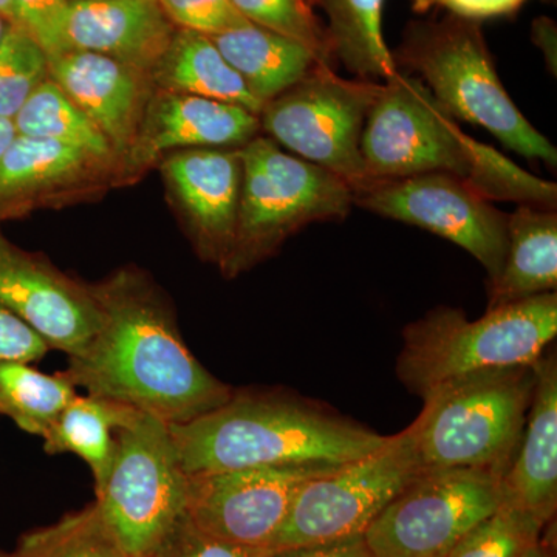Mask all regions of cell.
<instances>
[{
	"instance_id": "obj_13",
	"label": "cell",
	"mask_w": 557,
	"mask_h": 557,
	"mask_svg": "<svg viewBox=\"0 0 557 557\" xmlns=\"http://www.w3.org/2000/svg\"><path fill=\"white\" fill-rule=\"evenodd\" d=\"M338 468H245L188 475L186 515L209 536L269 553L299 487Z\"/></svg>"
},
{
	"instance_id": "obj_16",
	"label": "cell",
	"mask_w": 557,
	"mask_h": 557,
	"mask_svg": "<svg viewBox=\"0 0 557 557\" xmlns=\"http://www.w3.org/2000/svg\"><path fill=\"white\" fill-rule=\"evenodd\" d=\"M180 222L203 262L222 267L236 237L242 188L237 149H183L160 160Z\"/></svg>"
},
{
	"instance_id": "obj_12",
	"label": "cell",
	"mask_w": 557,
	"mask_h": 557,
	"mask_svg": "<svg viewBox=\"0 0 557 557\" xmlns=\"http://www.w3.org/2000/svg\"><path fill=\"white\" fill-rule=\"evenodd\" d=\"M354 207L453 242L482 263L486 284L498 276L504 265L508 214L453 175L376 180L354 193Z\"/></svg>"
},
{
	"instance_id": "obj_24",
	"label": "cell",
	"mask_w": 557,
	"mask_h": 557,
	"mask_svg": "<svg viewBox=\"0 0 557 557\" xmlns=\"http://www.w3.org/2000/svg\"><path fill=\"white\" fill-rule=\"evenodd\" d=\"M141 413L145 412L113 399L78 394L44 435V450L49 456L75 454L84 460L97 494L112 468L119 432L131 426Z\"/></svg>"
},
{
	"instance_id": "obj_26",
	"label": "cell",
	"mask_w": 557,
	"mask_h": 557,
	"mask_svg": "<svg viewBox=\"0 0 557 557\" xmlns=\"http://www.w3.org/2000/svg\"><path fill=\"white\" fill-rule=\"evenodd\" d=\"M13 124L22 137L53 139L102 160L116 161L124 168L97 124L70 100L53 79L47 78L33 91L14 116Z\"/></svg>"
},
{
	"instance_id": "obj_18",
	"label": "cell",
	"mask_w": 557,
	"mask_h": 557,
	"mask_svg": "<svg viewBox=\"0 0 557 557\" xmlns=\"http://www.w3.org/2000/svg\"><path fill=\"white\" fill-rule=\"evenodd\" d=\"M259 115L231 102L157 90L126 161L129 183L174 149H237L260 134Z\"/></svg>"
},
{
	"instance_id": "obj_39",
	"label": "cell",
	"mask_w": 557,
	"mask_h": 557,
	"mask_svg": "<svg viewBox=\"0 0 557 557\" xmlns=\"http://www.w3.org/2000/svg\"><path fill=\"white\" fill-rule=\"evenodd\" d=\"M16 135L13 120L0 119V160H2L3 153L7 152Z\"/></svg>"
},
{
	"instance_id": "obj_32",
	"label": "cell",
	"mask_w": 557,
	"mask_h": 557,
	"mask_svg": "<svg viewBox=\"0 0 557 557\" xmlns=\"http://www.w3.org/2000/svg\"><path fill=\"white\" fill-rule=\"evenodd\" d=\"M177 28L215 36L249 24L233 0H157Z\"/></svg>"
},
{
	"instance_id": "obj_30",
	"label": "cell",
	"mask_w": 557,
	"mask_h": 557,
	"mask_svg": "<svg viewBox=\"0 0 557 557\" xmlns=\"http://www.w3.org/2000/svg\"><path fill=\"white\" fill-rule=\"evenodd\" d=\"M49 78V54L10 22L0 40V119L13 120L33 91Z\"/></svg>"
},
{
	"instance_id": "obj_3",
	"label": "cell",
	"mask_w": 557,
	"mask_h": 557,
	"mask_svg": "<svg viewBox=\"0 0 557 557\" xmlns=\"http://www.w3.org/2000/svg\"><path fill=\"white\" fill-rule=\"evenodd\" d=\"M361 156L373 182L448 174L490 201L557 207L556 183L469 137L423 81L401 70L384 81L370 109Z\"/></svg>"
},
{
	"instance_id": "obj_21",
	"label": "cell",
	"mask_w": 557,
	"mask_h": 557,
	"mask_svg": "<svg viewBox=\"0 0 557 557\" xmlns=\"http://www.w3.org/2000/svg\"><path fill=\"white\" fill-rule=\"evenodd\" d=\"M557 288L556 209L519 205L508 214V249L500 273L487 284L486 310Z\"/></svg>"
},
{
	"instance_id": "obj_28",
	"label": "cell",
	"mask_w": 557,
	"mask_h": 557,
	"mask_svg": "<svg viewBox=\"0 0 557 557\" xmlns=\"http://www.w3.org/2000/svg\"><path fill=\"white\" fill-rule=\"evenodd\" d=\"M17 557H131L123 548L97 504L70 512L51 525L22 534Z\"/></svg>"
},
{
	"instance_id": "obj_9",
	"label": "cell",
	"mask_w": 557,
	"mask_h": 557,
	"mask_svg": "<svg viewBox=\"0 0 557 557\" xmlns=\"http://www.w3.org/2000/svg\"><path fill=\"white\" fill-rule=\"evenodd\" d=\"M131 557H146L186 516L188 474L170 424L141 413L121 429L112 468L95 498Z\"/></svg>"
},
{
	"instance_id": "obj_27",
	"label": "cell",
	"mask_w": 557,
	"mask_h": 557,
	"mask_svg": "<svg viewBox=\"0 0 557 557\" xmlns=\"http://www.w3.org/2000/svg\"><path fill=\"white\" fill-rule=\"evenodd\" d=\"M76 395L62 370L47 375L28 362H0V416L27 434L44 438Z\"/></svg>"
},
{
	"instance_id": "obj_40",
	"label": "cell",
	"mask_w": 557,
	"mask_h": 557,
	"mask_svg": "<svg viewBox=\"0 0 557 557\" xmlns=\"http://www.w3.org/2000/svg\"><path fill=\"white\" fill-rule=\"evenodd\" d=\"M522 557H549L548 553L545 552V548L542 547L541 542H539L537 545H534L533 548L530 549V552H527L525 555Z\"/></svg>"
},
{
	"instance_id": "obj_10",
	"label": "cell",
	"mask_w": 557,
	"mask_h": 557,
	"mask_svg": "<svg viewBox=\"0 0 557 557\" xmlns=\"http://www.w3.org/2000/svg\"><path fill=\"white\" fill-rule=\"evenodd\" d=\"M502 478L480 469L420 472L362 534L373 557H445L502 504Z\"/></svg>"
},
{
	"instance_id": "obj_11",
	"label": "cell",
	"mask_w": 557,
	"mask_h": 557,
	"mask_svg": "<svg viewBox=\"0 0 557 557\" xmlns=\"http://www.w3.org/2000/svg\"><path fill=\"white\" fill-rule=\"evenodd\" d=\"M420 472L405 431L392 435L379 453L304 483L269 553L362 536Z\"/></svg>"
},
{
	"instance_id": "obj_23",
	"label": "cell",
	"mask_w": 557,
	"mask_h": 557,
	"mask_svg": "<svg viewBox=\"0 0 557 557\" xmlns=\"http://www.w3.org/2000/svg\"><path fill=\"white\" fill-rule=\"evenodd\" d=\"M211 39L263 106L321 64L302 44L251 22Z\"/></svg>"
},
{
	"instance_id": "obj_4",
	"label": "cell",
	"mask_w": 557,
	"mask_h": 557,
	"mask_svg": "<svg viewBox=\"0 0 557 557\" xmlns=\"http://www.w3.org/2000/svg\"><path fill=\"white\" fill-rule=\"evenodd\" d=\"M534 386V364H519L465 373L429 391L420 416L405 429L418 469H480L504 479Z\"/></svg>"
},
{
	"instance_id": "obj_14",
	"label": "cell",
	"mask_w": 557,
	"mask_h": 557,
	"mask_svg": "<svg viewBox=\"0 0 557 557\" xmlns=\"http://www.w3.org/2000/svg\"><path fill=\"white\" fill-rule=\"evenodd\" d=\"M0 306L69 358L78 357L100 327L90 284L64 273L39 252L11 244L0 231Z\"/></svg>"
},
{
	"instance_id": "obj_6",
	"label": "cell",
	"mask_w": 557,
	"mask_h": 557,
	"mask_svg": "<svg viewBox=\"0 0 557 557\" xmlns=\"http://www.w3.org/2000/svg\"><path fill=\"white\" fill-rule=\"evenodd\" d=\"M556 335V292L486 310L474 321L461 309L437 307L403 330L395 370L399 383L423 398L465 373L534 364Z\"/></svg>"
},
{
	"instance_id": "obj_20",
	"label": "cell",
	"mask_w": 557,
	"mask_h": 557,
	"mask_svg": "<svg viewBox=\"0 0 557 557\" xmlns=\"http://www.w3.org/2000/svg\"><path fill=\"white\" fill-rule=\"evenodd\" d=\"M536 386L515 461L502 479V502L547 523L557 509V355L548 346L534 362Z\"/></svg>"
},
{
	"instance_id": "obj_17",
	"label": "cell",
	"mask_w": 557,
	"mask_h": 557,
	"mask_svg": "<svg viewBox=\"0 0 557 557\" xmlns=\"http://www.w3.org/2000/svg\"><path fill=\"white\" fill-rule=\"evenodd\" d=\"M49 78L97 124L126 170L156 91L150 73L94 51L64 50L49 57Z\"/></svg>"
},
{
	"instance_id": "obj_5",
	"label": "cell",
	"mask_w": 557,
	"mask_h": 557,
	"mask_svg": "<svg viewBox=\"0 0 557 557\" xmlns=\"http://www.w3.org/2000/svg\"><path fill=\"white\" fill-rule=\"evenodd\" d=\"M397 70L417 73L450 115L483 127L527 160L557 166V149L522 115L498 78L482 22L432 16L410 21L392 51Z\"/></svg>"
},
{
	"instance_id": "obj_38",
	"label": "cell",
	"mask_w": 557,
	"mask_h": 557,
	"mask_svg": "<svg viewBox=\"0 0 557 557\" xmlns=\"http://www.w3.org/2000/svg\"><path fill=\"white\" fill-rule=\"evenodd\" d=\"M531 40L544 54L547 67L553 76L557 73V27L556 22L549 17H537L531 27Z\"/></svg>"
},
{
	"instance_id": "obj_36",
	"label": "cell",
	"mask_w": 557,
	"mask_h": 557,
	"mask_svg": "<svg viewBox=\"0 0 557 557\" xmlns=\"http://www.w3.org/2000/svg\"><path fill=\"white\" fill-rule=\"evenodd\" d=\"M530 0H410V9L417 14L443 10L453 16L482 22L494 17H511ZM555 2V0H544Z\"/></svg>"
},
{
	"instance_id": "obj_37",
	"label": "cell",
	"mask_w": 557,
	"mask_h": 557,
	"mask_svg": "<svg viewBox=\"0 0 557 557\" xmlns=\"http://www.w3.org/2000/svg\"><path fill=\"white\" fill-rule=\"evenodd\" d=\"M265 557H373L364 537L357 536L343 541L325 542V544L306 545L277 549L267 553Z\"/></svg>"
},
{
	"instance_id": "obj_2",
	"label": "cell",
	"mask_w": 557,
	"mask_h": 557,
	"mask_svg": "<svg viewBox=\"0 0 557 557\" xmlns=\"http://www.w3.org/2000/svg\"><path fill=\"white\" fill-rule=\"evenodd\" d=\"M188 475L245 468L343 467L379 453L381 435L284 388H234L225 405L170 424Z\"/></svg>"
},
{
	"instance_id": "obj_7",
	"label": "cell",
	"mask_w": 557,
	"mask_h": 557,
	"mask_svg": "<svg viewBox=\"0 0 557 557\" xmlns=\"http://www.w3.org/2000/svg\"><path fill=\"white\" fill-rule=\"evenodd\" d=\"M242 188L236 237L220 273L234 278L265 262L300 230L341 222L354 208V190L317 164L288 156L269 137L240 148Z\"/></svg>"
},
{
	"instance_id": "obj_8",
	"label": "cell",
	"mask_w": 557,
	"mask_h": 557,
	"mask_svg": "<svg viewBox=\"0 0 557 557\" xmlns=\"http://www.w3.org/2000/svg\"><path fill=\"white\" fill-rule=\"evenodd\" d=\"M381 86L379 81L343 78L319 64L263 106L260 129L357 193L373 183L361 156V135Z\"/></svg>"
},
{
	"instance_id": "obj_34",
	"label": "cell",
	"mask_w": 557,
	"mask_h": 557,
	"mask_svg": "<svg viewBox=\"0 0 557 557\" xmlns=\"http://www.w3.org/2000/svg\"><path fill=\"white\" fill-rule=\"evenodd\" d=\"M259 549L237 547L203 533L185 516L146 557H265Z\"/></svg>"
},
{
	"instance_id": "obj_19",
	"label": "cell",
	"mask_w": 557,
	"mask_h": 557,
	"mask_svg": "<svg viewBox=\"0 0 557 557\" xmlns=\"http://www.w3.org/2000/svg\"><path fill=\"white\" fill-rule=\"evenodd\" d=\"M175 30L157 0H70L65 50L94 51L150 73Z\"/></svg>"
},
{
	"instance_id": "obj_33",
	"label": "cell",
	"mask_w": 557,
	"mask_h": 557,
	"mask_svg": "<svg viewBox=\"0 0 557 557\" xmlns=\"http://www.w3.org/2000/svg\"><path fill=\"white\" fill-rule=\"evenodd\" d=\"M70 0H11L10 22L20 25L49 57L65 50Z\"/></svg>"
},
{
	"instance_id": "obj_43",
	"label": "cell",
	"mask_w": 557,
	"mask_h": 557,
	"mask_svg": "<svg viewBox=\"0 0 557 557\" xmlns=\"http://www.w3.org/2000/svg\"><path fill=\"white\" fill-rule=\"evenodd\" d=\"M0 557H17L14 555V552H7V549H3L0 547Z\"/></svg>"
},
{
	"instance_id": "obj_41",
	"label": "cell",
	"mask_w": 557,
	"mask_h": 557,
	"mask_svg": "<svg viewBox=\"0 0 557 557\" xmlns=\"http://www.w3.org/2000/svg\"><path fill=\"white\" fill-rule=\"evenodd\" d=\"M0 16L5 17L10 22L11 0H0Z\"/></svg>"
},
{
	"instance_id": "obj_1",
	"label": "cell",
	"mask_w": 557,
	"mask_h": 557,
	"mask_svg": "<svg viewBox=\"0 0 557 557\" xmlns=\"http://www.w3.org/2000/svg\"><path fill=\"white\" fill-rule=\"evenodd\" d=\"M90 289L100 327L62 370L73 386L166 424L188 423L228 401L234 387L194 357L170 299L146 271L123 267Z\"/></svg>"
},
{
	"instance_id": "obj_15",
	"label": "cell",
	"mask_w": 557,
	"mask_h": 557,
	"mask_svg": "<svg viewBox=\"0 0 557 557\" xmlns=\"http://www.w3.org/2000/svg\"><path fill=\"white\" fill-rule=\"evenodd\" d=\"M129 185L116 161L53 139L16 135L0 160V225L33 211L61 208Z\"/></svg>"
},
{
	"instance_id": "obj_22",
	"label": "cell",
	"mask_w": 557,
	"mask_h": 557,
	"mask_svg": "<svg viewBox=\"0 0 557 557\" xmlns=\"http://www.w3.org/2000/svg\"><path fill=\"white\" fill-rule=\"evenodd\" d=\"M157 90L196 95L242 106L260 115L263 104L220 53L211 36L177 28L168 50L150 72Z\"/></svg>"
},
{
	"instance_id": "obj_29",
	"label": "cell",
	"mask_w": 557,
	"mask_h": 557,
	"mask_svg": "<svg viewBox=\"0 0 557 557\" xmlns=\"http://www.w3.org/2000/svg\"><path fill=\"white\" fill-rule=\"evenodd\" d=\"M545 523L515 505L500 507L457 542L445 557H522L541 542Z\"/></svg>"
},
{
	"instance_id": "obj_42",
	"label": "cell",
	"mask_w": 557,
	"mask_h": 557,
	"mask_svg": "<svg viewBox=\"0 0 557 557\" xmlns=\"http://www.w3.org/2000/svg\"><path fill=\"white\" fill-rule=\"evenodd\" d=\"M10 22L5 20V17L0 16V40H2L3 35H5L7 27H9Z\"/></svg>"
},
{
	"instance_id": "obj_35",
	"label": "cell",
	"mask_w": 557,
	"mask_h": 557,
	"mask_svg": "<svg viewBox=\"0 0 557 557\" xmlns=\"http://www.w3.org/2000/svg\"><path fill=\"white\" fill-rule=\"evenodd\" d=\"M50 347L35 330L0 306V362H32L47 357Z\"/></svg>"
},
{
	"instance_id": "obj_25",
	"label": "cell",
	"mask_w": 557,
	"mask_h": 557,
	"mask_svg": "<svg viewBox=\"0 0 557 557\" xmlns=\"http://www.w3.org/2000/svg\"><path fill=\"white\" fill-rule=\"evenodd\" d=\"M327 17L333 61L359 79L387 81L398 72L383 35L384 0H311Z\"/></svg>"
},
{
	"instance_id": "obj_31",
	"label": "cell",
	"mask_w": 557,
	"mask_h": 557,
	"mask_svg": "<svg viewBox=\"0 0 557 557\" xmlns=\"http://www.w3.org/2000/svg\"><path fill=\"white\" fill-rule=\"evenodd\" d=\"M233 5L251 24L302 44L321 64L335 67L327 30L311 0H233Z\"/></svg>"
}]
</instances>
